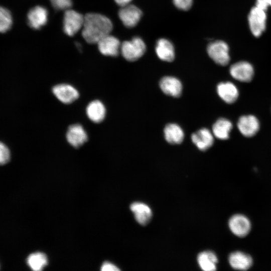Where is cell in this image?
Listing matches in <instances>:
<instances>
[{
	"instance_id": "cell-21",
	"label": "cell",
	"mask_w": 271,
	"mask_h": 271,
	"mask_svg": "<svg viewBox=\"0 0 271 271\" xmlns=\"http://www.w3.org/2000/svg\"><path fill=\"white\" fill-rule=\"evenodd\" d=\"M166 140L171 144H181L184 139V133L181 127L175 123L167 124L164 128Z\"/></svg>"
},
{
	"instance_id": "cell-31",
	"label": "cell",
	"mask_w": 271,
	"mask_h": 271,
	"mask_svg": "<svg viewBox=\"0 0 271 271\" xmlns=\"http://www.w3.org/2000/svg\"><path fill=\"white\" fill-rule=\"evenodd\" d=\"M132 0H114L115 3L120 7H124L129 5Z\"/></svg>"
},
{
	"instance_id": "cell-17",
	"label": "cell",
	"mask_w": 271,
	"mask_h": 271,
	"mask_svg": "<svg viewBox=\"0 0 271 271\" xmlns=\"http://www.w3.org/2000/svg\"><path fill=\"white\" fill-rule=\"evenodd\" d=\"M228 260L231 266L238 270H246L250 268L252 264L251 256L241 251L231 253L229 255Z\"/></svg>"
},
{
	"instance_id": "cell-23",
	"label": "cell",
	"mask_w": 271,
	"mask_h": 271,
	"mask_svg": "<svg viewBox=\"0 0 271 271\" xmlns=\"http://www.w3.org/2000/svg\"><path fill=\"white\" fill-rule=\"evenodd\" d=\"M232 127V123L229 120L223 118H220L213 125V134L218 139L226 140L229 138Z\"/></svg>"
},
{
	"instance_id": "cell-10",
	"label": "cell",
	"mask_w": 271,
	"mask_h": 271,
	"mask_svg": "<svg viewBox=\"0 0 271 271\" xmlns=\"http://www.w3.org/2000/svg\"><path fill=\"white\" fill-rule=\"evenodd\" d=\"M97 44L100 52L105 56H116L120 50L119 41L109 34L100 39Z\"/></svg>"
},
{
	"instance_id": "cell-28",
	"label": "cell",
	"mask_w": 271,
	"mask_h": 271,
	"mask_svg": "<svg viewBox=\"0 0 271 271\" xmlns=\"http://www.w3.org/2000/svg\"><path fill=\"white\" fill-rule=\"evenodd\" d=\"M173 3L178 9L188 11L192 5L193 0H173Z\"/></svg>"
},
{
	"instance_id": "cell-13",
	"label": "cell",
	"mask_w": 271,
	"mask_h": 271,
	"mask_svg": "<svg viewBox=\"0 0 271 271\" xmlns=\"http://www.w3.org/2000/svg\"><path fill=\"white\" fill-rule=\"evenodd\" d=\"M237 127L245 137H251L256 134L259 127L257 119L253 115H244L240 117L237 122Z\"/></svg>"
},
{
	"instance_id": "cell-18",
	"label": "cell",
	"mask_w": 271,
	"mask_h": 271,
	"mask_svg": "<svg viewBox=\"0 0 271 271\" xmlns=\"http://www.w3.org/2000/svg\"><path fill=\"white\" fill-rule=\"evenodd\" d=\"M217 91L220 98L227 103H233L238 96L237 88L230 82L219 83L217 86Z\"/></svg>"
},
{
	"instance_id": "cell-7",
	"label": "cell",
	"mask_w": 271,
	"mask_h": 271,
	"mask_svg": "<svg viewBox=\"0 0 271 271\" xmlns=\"http://www.w3.org/2000/svg\"><path fill=\"white\" fill-rule=\"evenodd\" d=\"M228 225L231 232L238 237L246 236L251 228L249 220L242 214L232 216L229 220Z\"/></svg>"
},
{
	"instance_id": "cell-12",
	"label": "cell",
	"mask_w": 271,
	"mask_h": 271,
	"mask_svg": "<svg viewBox=\"0 0 271 271\" xmlns=\"http://www.w3.org/2000/svg\"><path fill=\"white\" fill-rule=\"evenodd\" d=\"M66 138L72 146L78 148L87 141L88 137L82 125L75 124L69 127L66 133Z\"/></svg>"
},
{
	"instance_id": "cell-29",
	"label": "cell",
	"mask_w": 271,
	"mask_h": 271,
	"mask_svg": "<svg viewBox=\"0 0 271 271\" xmlns=\"http://www.w3.org/2000/svg\"><path fill=\"white\" fill-rule=\"evenodd\" d=\"M255 5L257 7L266 11L269 7H271V0H256Z\"/></svg>"
},
{
	"instance_id": "cell-15",
	"label": "cell",
	"mask_w": 271,
	"mask_h": 271,
	"mask_svg": "<svg viewBox=\"0 0 271 271\" xmlns=\"http://www.w3.org/2000/svg\"><path fill=\"white\" fill-rule=\"evenodd\" d=\"M193 143L201 151H206L214 142L213 136L210 131L205 128L199 129L191 136Z\"/></svg>"
},
{
	"instance_id": "cell-22",
	"label": "cell",
	"mask_w": 271,
	"mask_h": 271,
	"mask_svg": "<svg viewBox=\"0 0 271 271\" xmlns=\"http://www.w3.org/2000/svg\"><path fill=\"white\" fill-rule=\"evenodd\" d=\"M198 262L202 269L205 271H213L216 269L218 259L215 254L211 251H205L199 254Z\"/></svg>"
},
{
	"instance_id": "cell-26",
	"label": "cell",
	"mask_w": 271,
	"mask_h": 271,
	"mask_svg": "<svg viewBox=\"0 0 271 271\" xmlns=\"http://www.w3.org/2000/svg\"><path fill=\"white\" fill-rule=\"evenodd\" d=\"M52 6L56 10H66L71 7L72 0H50Z\"/></svg>"
},
{
	"instance_id": "cell-11",
	"label": "cell",
	"mask_w": 271,
	"mask_h": 271,
	"mask_svg": "<svg viewBox=\"0 0 271 271\" xmlns=\"http://www.w3.org/2000/svg\"><path fill=\"white\" fill-rule=\"evenodd\" d=\"M48 12L41 6H36L31 9L27 15L28 24L34 29H39L47 21Z\"/></svg>"
},
{
	"instance_id": "cell-14",
	"label": "cell",
	"mask_w": 271,
	"mask_h": 271,
	"mask_svg": "<svg viewBox=\"0 0 271 271\" xmlns=\"http://www.w3.org/2000/svg\"><path fill=\"white\" fill-rule=\"evenodd\" d=\"M160 87L165 94L173 97L180 96L182 91L180 80L172 76L162 78L160 81Z\"/></svg>"
},
{
	"instance_id": "cell-6",
	"label": "cell",
	"mask_w": 271,
	"mask_h": 271,
	"mask_svg": "<svg viewBox=\"0 0 271 271\" xmlns=\"http://www.w3.org/2000/svg\"><path fill=\"white\" fill-rule=\"evenodd\" d=\"M142 16L141 10L134 5H127L122 7L118 12V16L123 24L127 28L135 27Z\"/></svg>"
},
{
	"instance_id": "cell-19",
	"label": "cell",
	"mask_w": 271,
	"mask_h": 271,
	"mask_svg": "<svg viewBox=\"0 0 271 271\" xmlns=\"http://www.w3.org/2000/svg\"><path fill=\"white\" fill-rule=\"evenodd\" d=\"M130 208L136 220L141 225H146L151 219L152 211L147 204L142 202H134L131 204Z\"/></svg>"
},
{
	"instance_id": "cell-2",
	"label": "cell",
	"mask_w": 271,
	"mask_h": 271,
	"mask_svg": "<svg viewBox=\"0 0 271 271\" xmlns=\"http://www.w3.org/2000/svg\"><path fill=\"white\" fill-rule=\"evenodd\" d=\"M146 51V46L140 37H136L130 41L123 42L120 46L122 56L127 61H134L140 58Z\"/></svg>"
},
{
	"instance_id": "cell-16",
	"label": "cell",
	"mask_w": 271,
	"mask_h": 271,
	"mask_svg": "<svg viewBox=\"0 0 271 271\" xmlns=\"http://www.w3.org/2000/svg\"><path fill=\"white\" fill-rule=\"evenodd\" d=\"M156 53L162 60L172 62L175 58V49L172 43L167 39L162 38L157 42Z\"/></svg>"
},
{
	"instance_id": "cell-1",
	"label": "cell",
	"mask_w": 271,
	"mask_h": 271,
	"mask_svg": "<svg viewBox=\"0 0 271 271\" xmlns=\"http://www.w3.org/2000/svg\"><path fill=\"white\" fill-rule=\"evenodd\" d=\"M112 24L106 17L97 13H88L84 16L82 36L89 44L97 43L112 30Z\"/></svg>"
},
{
	"instance_id": "cell-30",
	"label": "cell",
	"mask_w": 271,
	"mask_h": 271,
	"mask_svg": "<svg viewBox=\"0 0 271 271\" xmlns=\"http://www.w3.org/2000/svg\"><path fill=\"white\" fill-rule=\"evenodd\" d=\"M101 270L102 271H117L120 269L114 264L106 261L102 264Z\"/></svg>"
},
{
	"instance_id": "cell-27",
	"label": "cell",
	"mask_w": 271,
	"mask_h": 271,
	"mask_svg": "<svg viewBox=\"0 0 271 271\" xmlns=\"http://www.w3.org/2000/svg\"><path fill=\"white\" fill-rule=\"evenodd\" d=\"M10 160V152L8 148L0 142V165L7 164Z\"/></svg>"
},
{
	"instance_id": "cell-20",
	"label": "cell",
	"mask_w": 271,
	"mask_h": 271,
	"mask_svg": "<svg viewBox=\"0 0 271 271\" xmlns=\"http://www.w3.org/2000/svg\"><path fill=\"white\" fill-rule=\"evenodd\" d=\"M86 113L91 121L99 123L104 119L106 114V109L102 102L95 100L88 104L86 108Z\"/></svg>"
},
{
	"instance_id": "cell-8",
	"label": "cell",
	"mask_w": 271,
	"mask_h": 271,
	"mask_svg": "<svg viewBox=\"0 0 271 271\" xmlns=\"http://www.w3.org/2000/svg\"><path fill=\"white\" fill-rule=\"evenodd\" d=\"M230 73L235 79L241 82H249L251 80L254 71L252 65L245 61L238 62L230 68Z\"/></svg>"
},
{
	"instance_id": "cell-24",
	"label": "cell",
	"mask_w": 271,
	"mask_h": 271,
	"mask_svg": "<svg viewBox=\"0 0 271 271\" xmlns=\"http://www.w3.org/2000/svg\"><path fill=\"white\" fill-rule=\"evenodd\" d=\"M27 263L32 270L40 271L47 265L48 259L44 253L36 252L29 255L27 259Z\"/></svg>"
},
{
	"instance_id": "cell-3",
	"label": "cell",
	"mask_w": 271,
	"mask_h": 271,
	"mask_svg": "<svg viewBox=\"0 0 271 271\" xmlns=\"http://www.w3.org/2000/svg\"><path fill=\"white\" fill-rule=\"evenodd\" d=\"M209 56L216 63L225 66L230 61L229 47L224 41L217 40L210 43L207 48Z\"/></svg>"
},
{
	"instance_id": "cell-5",
	"label": "cell",
	"mask_w": 271,
	"mask_h": 271,
	"mask_svg": "<svg viewBox=\"0 0 271 271\" xmlns=\"http://www.w3.org/2000/svg\"><path fill=\"white\" fill-rule=\"evenodd\" d=\"M84 16L74 10H65L63 19V30L66 34L72 36L83 27Z\"/></svg>"
},
{
	"instance_id": "cell-9",
	"label": "cell",
	"mask_w": 271,
	"mask_h": 271,
	"mask_svg": "<svg viewBox=\"0 0 271 271\" xmlns=\"http://www.w3.org/2000/svg\"><path fill=\"white\" fill-rule=\"evenodd\" d=\"M52 91L58 100L65 104L72 103L79 97L77 89L67 84L56 85L53 87Z\"/></svg>"
},
{
	"instance_id": "cell-25",
	"label": "cell",
	"mask_w": 271,
	"mask_h": 271,
	"mask_svg": "<svg viewBox=\"0 0 271 271\" xmlns=\"http://www.w3.org/2000/svg\"><path fill=\"white\" fill-rule=\"evenodd\" d=\"M13 25V17L10 11L0 6V33H6Z\"/></svg>"
},
{
	"instance_id": "cell-4",
	"label": "cell",
	"mask_w": 271,
	"mask_h": 271,
	"mask_svg": "<svg viewBox=\"0 0 271 271\" xmlns=\"http://www.w3.org/2000/svg\"><path fill=\"white\" fill-rule=\"evenodd\" d=\"M266 20L265 11L256 6L251 8L248 16V21L250 30L255 37H259L265 30Z\"/></svg>"
}]
</instances>
